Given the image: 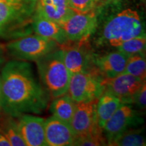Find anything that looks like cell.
I'll return each instance as SVG.
<instances>
[{
    "instance_id": "13",
    "label": "cell",
    "mask_w": 146,
    "mask_h": 146,
    "mask_svg": "<svg viewBox=\"0 0 146 146\" xmlns=\"http://www.w3.org/2000/svg\"><path fill=\"white\" fill-rule=\"evenodd\" d=\"M76 137L69 124L53 116L45 120V137L47 146L72 145Z\"/></svg>"
},
{
    "instance_id": "12",
    "label": "cell",
    "mask_w": 146,
    "mask_h": 146,
    "mask_svg": "<svg viewBox=\"0 0 146 146\" xmlns=\"http://www.w3.org/2000/svg\"><path fill=\"white\" fill-rule=\"evenodd\" d=\"M85 41H80L77 46L62 49L64 62L71 74L96 68L94 54L85 46Z\"/></svg>"
},
{
    "instance_id": "16",
    "label": "cell",
    "mask_w": 146,
    "mask_h": 146,
    "mask_svg": "<svg viewBox=\"0 0 146 146\" xmlns=\"http://www.w3.org/2000/svg\"><path fill=\"white\" fill-rule=\"evenodd\" d=\"M121 100L116 96L105 91L98 98L96 105L97 123L100 129L104 127L111 116L114 114L121 104Z\"/></svg>"
},
{
    "instance_id": "29",
    "label": "cell",
    "mask_w": 146,
    "mask_h": 146,
    "mask_svg": "<svg viewBox=\"0 0 146 146\" xmlns=\"http://www.w3.org/2000/svg\"><path fill=\"white\" fill-rule=\"evenodd\" d=\"M121 0H102L103 4H112V3H116L119 2Z\"/></svg>"
},
{
    "instance_id": "17",
    "label": "cell",
    "mask_w": 146,
    "mask_h": 146,
    "mask_svg": "<svg viewBox=\"0 0 146 146\" xmlns=\"http://www.w3.org/2000/svg\"><path fill=\"white\" fill-rule=\"evenodd\" d=\"M36 11L58 24L62 23L76 12L70 7L63 6L53 0H37Z\"/></svg>"
},
{
    "instance_id": "27",
    "label": "cell",
    "mask_w": 146,
    "mask_h": 146,
    "mask_svg": "<svg viewBox=\"0 0 146 146\" xmlns=\"http://www.w3.org/2000/svg\"><path fill=\"white\" fill-rule=\"evenodd\" d=\"M0 146H10L8 139L1 132H0Z\"/></svg>"
},
{
    "instance_id": "19",
    "label": "cell",
    "mask_w": 146,
    "mask_h": 146,
    "mask_svg": "<svg viewBox=\"0 0 146 146\" xmlns=\"http://www.w3.org/2000/svg\"><path fill=\"white\" fill-rule=\"evenodd\" d=\"M14 118L5 115L0 117V132L8 139L10 146H27L18 127L17 120Z\"/></svg>"
},
{
    "instance_id": "14",
    "label": "cell",
    "mask_w": 146,
    "mask_h": 146,
    "mask_svg": "<svg viewBox=\"0 0 146 146\" xmlns=\"http://www.w3.org/2000/svg\"><path fill=\"white\" fill-rule=\"evenodd\" d=\"M127 58V55L117 50L97 57L94 55V63L104 78H113L125 72Z\"/></svg>"
},
{
    "instance_id": "1",
    "label": "cell",
    "mask_w": 146,
    "mask_h": 146,
    "mask_svg": "<svg viewBox=\"0 0 146 146\" xmlns=\"http://www.w3.org/2000/svg\"><path fill=\"white\" fill-rule=\"evenodd\" d=\"M3 114L13 118L41 114L51 97L38 81L31 64L12 60L4 64L0 74Z\"/></svg>"
},
{
    "instance_id": "30",
    "label": "cell",
    "mask_w": 146,
    "mask_h": 146,
    "mask_svg": "<svg viewBox=\"0 0 146 146\" xmlns=\"http://www.w3.org/2000/svg\"><path fill=\"white\" fill-rule=\"evenodd\" d=\"M1 116H0V117H1Z\"/></svg>"
},
{
    "instance_id": "23",
    "label": "cell",
    "mask_w": 146,
    "mask_h": 146,
    "mask_svg": "<svg viewBox=\"0 0 146 146\" xmlns=\"http://www.w3.org/2000/svg\"><path fill=\"white\" fill-rule=\"evenodd\" d=\"M106 145L105 139L102 136V130H98L94 132L76 136L72 145L81 146H99Z\"/></svg>"
},
{
    "instance_id": "20",
    "label": "cell",
    "mask_w": 146,
    "mask_h": 146,
    "mask_svg": "<svg viewBox=\"0 0 146 146\" xmlns=\"http://www.w3.org/2000/svg\"><path fill=\"white\" fill-rule=\"evenodd\" d=\"M145 137L143 131L131 129L122 133L108 144L116 146H145Z\"/></svg>"
},
{
    "instance_id": "5",
    "label": "cell",
    "mask_w": 146,
    "mask_h": 146,
    "mask_svg": "<svg viewBox=\"0 0 146 146\" xmlns=\"http://www.w3.org/2000/svg\"><path fill=\"white\" fill-rule=\"evenodd\" d=\"M58 48L59 45L56 42L36 34H29L12 39L5 45L10 56L15 60L27 62H36Z\"/></svg>"
},
{
    "instance_id": "15",
    "label": "cell",
    "mask_w": 146,
    "mask_h": 146,
    "mask_svg": "<svg viewBox=\"0 0 146 146\" xmlns=\"http://www.w3.org/2000/svg\"><path fill=\"white\" fill-rule=\"evenodd\" d=\"M35 33L52 40L59 45H65L68 40L60 24L45 18L36 11L31 24Z\"/></svg>"
},
{
    "instance_id": "2",
    "label": "cell",
    "mask_w": 146,
    "mask_h": 146,
    "mask_svg": "<svg viewBox=\"0 0 146 146\" xmlns=\"http://www.w3.org/2000/svg\"><path fill=\"white\" fill-rule=\"evenodd\" d=\"M37 0H0V38L15 39L32 33Z\"/></svg>"
},
{
    "instance_id": "18",
    "label": "cell",
    "mask_w": 146,
    "mask_h": 146,
    "mask_svg": "<svg viewBox=\"0 0 146 146\" xmlns=\"http://www.w3.org/2000/svg\"><path fill=\"white\" fill-rule=\"evenodd\" d=\"M53 99L50 107L52 116L70 125L75 111L76 102L66 94Z\"/></svg>"
},
{
    "instance_id": "9",
    "label": "cell",
    "mask_w": 146,
    "mask_h": 146,
    "mask_svg": "<svg viewBox=\"0 0 146 146\" xmlns=\"http://www.w3.org/2000/svg\"><path fill=\"white\" fill-rule=\"evenodd\" d=\"M98 99L76 102V108L70 125L76 136H81L98 130L96 105Z\"/></svg>"
},
{
    "instance_id": "26",
    "label": "cell",
    "mask_w": 146,
    "mask_h": 146,
    "mask_svg": "<svg viewBox=\"0 0 146 146\" xmlns=\"http://www.w3.org/2000/svg\"><path fill=\"white\" fill-rule=\"evenodd\" d=\"M5 61V52L4 49L2 47V45L0 44V68L3 66Z\"/></svg>"
},
{
    "instance_id": "24",
    "label": "cell",
    "mask_w": 146,
    "mask_h": 146,
    "mask_svg": "<svg viewBox=\"0 0 146 146\" xmlns=\"http://www.w3.org/2000/svg\"><path fill=\"white\" fill-rule=\"evenodd\" d=\"M69 3L76 12H87L99 8L102 0H69Z\"/></svg>"
},
{
    "instance_id": "25",
    "label": "cell",
    "mask_w": 146,
    "mask_h": 146,
    "mask_svg": "<svg viewBox=\"0 0 146 146\" xmlns=\"http://www.w3.org/2000/svg\"><path fill=\"white\" fill-rule=\"evenodd\" d=\"M133 102L136 104L138 108L143 110L145 108L146 104V85L144 82L141 87L139 89L137 93L135 94Z\"/></svg>"
},
{
    "instance_id": "21",
    "label": "cell",
    "mask_w": 146,
    "mask_h": 146,
    "mask_svg": "<svg viewBox=\"0 0 146 146\" xmlns=\"http://www.w3.org/2000/svg\"><path fill=\"white\" fill-rule=\"evenodd\" d=\"M125 72L145 81L146 77V60L145 52L128 56Z\"/></svg>"
},
{
    "instance_id": "3",
    "label": "cell",
    "mask_w": 146,
    "mask_h": 146,
    "mask_svg": "<svg viewBox=\"0 0 146 146\" xmlns=\"http://www.w3.org/2000/svg\"><path fill=\"white\" fill-rule=\"evenodd\" d=\"M146 36L144 25L137 11L131 8L122 10L104 24L99 43L117 47L133 38Z\"/></svg>"
},
{
    "instance_id": "4",
    "label": "cell",
    "mask_w": 146,
    "mask_h": 146,
    "mask_svg": "<svg viewBox=\"0 0 146 146\" xmlns=\"http://www.w3.org/2000/svg\"><path fill=\"white\" fill-rule=\"evenodd\" d=\"M35 62L42 85L51 98L66 94L72 74L64 62L62 50L58 48Z\"/></svg>"
},
{
    "instance_id": "10",
    "label": "cell",
    "mask_w": 146,
    "mask_h": 146,
    "mask_svg": "<svg viewBox=\"0 0 146 146\" xmlns=\"http://www.w3.org/2000/svg\"><path fill=\"white\" fill-rule=\"evenodd\" d=\"M145 81L135 76L122 73L113 78L103 80L104 90L116 96L123 103H133L135 94Z\"/></svg>"
},
{
    "instance_id": "7",
    "label": "cell",
    "mask_w": 146,
    "mask_h": 146,
    "mask_svg": "<svg viewBox=\"0 0 146 146\" xmlns=\"http://www.w3.org/2000/svg\"><path fill=\"white\" fill-rule=\"evenodd\" d=\"M130 104L122 103L104 127L102 131L107 140V145L123 133L144 123L143 118Z\"/></svg>"
},
{
    "instance_id": "22",
    "label": "cell",
    "mask_w": 146,
    "mask_h": 146,
    "mask_svg": "<svg viewBox=\"0 0 146 146\" xmlns=\"http://www.w3.org/2000/svg\"><path fill=\"white\" fill-rule=\"evenodd\" d=\"M145 47L146 36H139L123 42L116 48L118 51L129 56L139 53L145 52Z\"/></svg>"
},
{
    "instance_id": "11",
    "label": "cell",
    "mask_w": 146,
    "mask_h": 146,
    "mask_svg": "<svg viewBox=\"0 0 146 146\" xmlns=\"http://www.w3.org/2000/svg\"><path fill=\"white\" fill-rule=\"evenodd\" d=\"M18 127L27 146H47L45 137V120L31 114L17 118Z\"/></svg>"
},
{
    "instance_id": "6",
    "label": "cell",
    "mask_w": 146,
    "mask_h": 146,
    "mask_svg": "<svg viewBox=\"0 0 146 146\" xmlns=\"http://www.w3.org/2000/svg\"><path fill=\"white\" fill-rule=\"evenodd\" d=\"M96 68L71 75L67 94L75 102L98 99L104 91L103 80Z\"/></svg>"
},
{
    "instance_id": "8",
    "label": "cell",
    "mask_w": 146,
    "mask_h": 146,
    "mask_svg": "<svg viewBox=\"0 0 146 146\" xmlns=\"http://www.w3.org/2000/svg\"><path fill=\"white\" fill-rule=\"evenodd\" d=\"M60 25L69 42L87 41L98 26V11L75 12Z\"/></svg>"
},
{
    "instance_id": "28",
    "label": "cell",
    "mask_w": 146,
    "mask_h": 146,
    "mask_svg": "<svg viewBox=\"0 0 146 146\" xmlns=\"http://www.w3.org/2000/svg\"><path fill=\"white\" fill-rule=\"evenodd\" d=\"M3 108H2V91H1V77H0V116H2Z\"/></svg>"
}]
</instances>
